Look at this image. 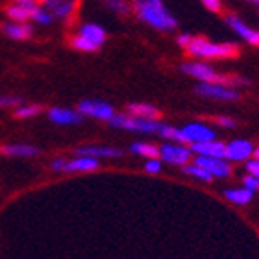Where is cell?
<instances>
[{
	"label": "cell",
	"instance_id": "1",
	"mask_svg": "<svg viewBox=\"0 0 259 259\" xmlns=\"http://www.w3.org/2000/svg\"><path fill=\"white\" fill-rule=\"evenodd\" d=\"M132 10L145 24L157 32H172L178 28V21L167 10L163 0H134Z\"/></svg>",
	"mask_w": 259,
	"mask_h": 259
},
{
	"label": "cell",
	"instance_id": "36",
	"mask_svg": "<svg viewBox=\"0 0 259 259\" xmlns=\"http://www.w3.org/2000/svg\"><path fill=\"white\" fill-rule=\"evenodd\" d=\"M58 2H76V0H43V4H58Z\"/></svg>",
	"mask_w": 259,
	"mask_h": 259
},
{
	"label": "cell",
	"instance_id": "8",
	"mask_svg": "<svg viewBox=\"0 0 259 259\" xmlns=\"http://www.w3.org/2000/svg\"><path fill=\"white\" fill-rule=\"evenodd\" d=\"M196 93L200 97L209 98V100H219V102H235L241 97L237 89L219 85V83H198Z\"/></svg>",
	"mask_w": 259,
	"mask_h": 259
},
{
	"label": "cell",
	"instance_id": "6",
	"mask_svg": "<svg viewBox=\"0 0 259 259\" xmlns=\"http://www.w3.org/2000/svg\"><path fill=\"white\" fill-rule=\"evenodd\" d=\"M78 113L81 117H91L97 120H111L115 117V109L111 104L104 100H81L78 104Z\"/></svg>",
	"mask_w": 259,
	"mask_h": 259
},
{
	"label": "cell",
	"instance_id": "16",
	"mask_svg": "<svg viewBox=\"0 0 259 259\" xmlns=\"http://www.w3.org/2000/svg\"><path fill=\"white\" fill-rule=\"evenodd\" d=\"M2 32L8 35L10 39H15V41H26L33 35V28L30 22H6L2 24Z\"/></svg>",
	"mask_w": 259,
	"mask_h": 259
},
{
	"label": "cell",
	"instance_id": "10",
	"mask_svg": "<svg viewBox=\"0 0 259 259\" xmlns=\"http://www.w3.org/2000/svg\"><path fill=\"white\" fill-rule=\"evenodd\" d=\"M194 163L200 165L202 168H205L213 178H228V176L232 174V165H230V161H226L224 157L196 156L194 157Z\"/></svg>",
	"mask_w": 259,
	"mask_h": 259
},
{
	"label": "cell",
	"instance_id": "2",
	"mask_svg": "<svg viewBox=\"0 0 259 259\" xmlns=\"http://www.w3.org/2000/svg\"><path fill=\"white\" fill-rule=\"evenodd\" d=\"M182 72L189 74L191 78H196L200 83H219V85L232 87V89L248 85L246 78H241V76L235 74H222L205 61H187V63L182 65Z\"/></svg>",
	"mask_w": 259,
	"mask_h": 259
},
{
	"label": "cell",
	"instance_id": "34",
	"mask_svg": "<svg viewBox=\"0 0 259 259\" xmlns=\"http://www.w3.org/2000/svg\"><path fill=\"white\" fill-rule=\"evenodd\" d=\"M246 172H248V176H254L259 180V159H250L246 163Z\"/></svg>",
	"mask_w": 259,
	"mask_h": 259
},
{
	"label": "cell",
	"instance_id": "29",
	"mask_svg": "<svg viewBox=\"0 0 259 259\" xmlns=\"http://www.w3.org/2000/svg\"><path fill=\"white\" fill-rule=\"evenodd\" d=\"M22 102L21 97H11V95H0V108H19Z\"/></svg>",
	"mask_w": 259,
	"mask_h": 259
},
{
	"label": "cell",
	"instance_id": "20",
	"mask_svg": "<svg viewBox=\"0 0 259 259\" xmlns=\"http://www.w3.org/2000/svg\"><path fill=\"white\" fill-rule=\"evenodd\" d=\"M0 154L11 156V157H35V156H39V148L33 145L17 143V145H4L0 148Z\"/></svg>",
	"mask_w": 259,
	"mask_h": 259
},
{
	"label": "cell",
	"instance_id": "4",
	"mask_svg": "<svg viewBox=\"0 0 259 259\" xmlns=\"http://www.w3.org/2000/svg\"><path fill=\"white\" fill-rule=\"evenodd\" d=\"M109 122L115 128L134 132V134H159L163 126L159 120L139 119V117H132L128 113H115V117Z\"/></svg>",
	"mask_w": 259,
	"mask_h": 259
},
{
	"label": "cell",
	"instance_id": "5",
	"mask_svg": "<svg viewBox=\"0 0 259 259\" xmlns=\"http://www.w3.org/2000/svg\"><path fill=\"white\" fill-rule=\"evenodd\" d=\"M100 167V159L89 156H76L72 159L58 157L52 161V170L58 172H93Z\"/></svg>",
	"mask_w": 259,
	"mask_h": 259
},
{
	"label": "cell",
	"instance_id": "12",
	"mask_svg": "<svg viewBox=\"0 0 259 259\" xmlns=\"http://www.w3.org/2000/svg\"><path fill=\"white\" fill-rule=\"evenodd\" d=\"M226 22L230 24V28H233V32L237 33L243 41H246V43L252 45V47H259V32L257 30L250 28L248 24H244V22L235 15L228 17Z\"/></svg>",
	"mask_w": 259,
	"mask_h": 259
},
{
	"label": "cell",
	"instance_id": "17",
	"mask_svg": "<svg viewBox=\"0 0 259 259\" xmlns=\"http://www.w3.org/2000/svg\"><path fill=\"white\" fill-rule=\"evenodd\" d=\"M76 156H89L95 159H102V157H120L122 150L119 148H111V146H98V145H89V146H80L76 150Z\"/></svg>",
	"mask_w": 259,
	"mask_h": 259
},
{
	"label": "cell",
	"instance_id": "38",
	"mask_svg": "<svg viewBox=\"0 0 259 259\" xmlns=\"http://www.w3.org/2000/svg\"><path fill=\"white\" fill-rule=\"evenodd\" d=\"M13 2H37V0H13Z\"/></svg>",
	"mask_w": 259,
	"mask_h": 259
},
{
	"label": "cell",
	"instance_id": "37",
	"mask_svg": "<svg viewBox=\"0 0 259 259\" xmlns=\"http://www.w3.org/2000/svg\"><path fill=\"white\" fill-rule=\"evenodd\" d=\"M254 159H259V146L254 148Z\"/></svg>",
	"mask_w": 259,
	"mask_h": 259
},
{
	"label": "cell",
	"instance_id": "13",
	"mask_svg": "<svg viewBox=\"0 0 259 259\" xmlns=\"http://www.w3.org/2000/svg\"><path fill=\"white\" fill-rule=\"evenodd\" d=\"M37 6V2H13L6 10V15L10 17V21L13 22H28L32 21V15Z\"/></svg>",
	"mask_w": 259,
	"mask_h": 259
},
{
	"label": "cell",
	"instance_id": "27",
	"mask_svg": "<svg viewBox=\"0 0 259 259\" xmlns=\"http://www.w3.org/2000/svg\"><path fill=\"white\" fill-rule=\"evenodd\" d=\"M70 47L76 50H80V52H97L98 47H95L93 43H89L87 39H83L80 35V33H76V35H72L70 37Z\"/></svg>",
	"mask_w": 259,
	"mask_h": 259
},
{
	"label": "cell",
	"instance_id": "40",
	"mask_svg": "<svg viewBox=\"0 0 259 259\" xmlns=\"http://www.w3.org/2000/svg\"><path fill=\"white\" fill-rule=\"evenodd\" d=\"M41 2H43V0H41Z\"/></svg>",
	"mask_w": 259,
	"mask_h": 259
},
{
	"label": "cell",
	"instance_id": "11",
	"mask_svg": "<svg viewBox=\"0 0 259 259\" xmlns=\"http://www.w3.org/2000/svg\"><path fill=\"white\" fill-rule=\"evenodd\" d=\"M254 156V145L250 141L235 139L226 145V161H246Z\"/></svg>",
	"mask_w": 259,
	"mask_h": 259
},
{
	"label": "cell",
	"instance_id": "32",
	"mask_svg": "<svg viewBox=\"0 0 259 259\" xmlns=\"http://www.w3.org/2000/svg\"><path fill=\"white\" fill-rule=\"evenodd\" d=\"M243 185H244V189H248V191H252V193H255V191L259 189V180L254 178V176H244Z\"/></svg>",
	"mask_w": 259,
	"mask_h": 259
},
{
	"label": "cell",
	"instance_id": "30",
	"mask_svg": "<svg viewBox=\"0 0 259 259\" xmlns=\"http://www.w3.org/2000/svg\"><path fill=\"white\" fill-rule=\"evenodd\" d=\"M215 124L221 126V128H226V130H232V128H237V120H233L232 117H217Z\"/></svg>",
	"mask_w": 259,
	"mask_h": 259
},
{
	"label": "cell",
	"instance_id": "24",
	"mask_svg": "<svg viewBox=\"0 0 259 259\" xmlns=\"http://www.w3.org/2000/svg\"><path fill=\"white\" fill-rule=\"evenodd\" d=\"M39 113H41V106L37 104H21L15 109V117L19 119H32V117H37Z\"/></svg>",
	"mask_w": 259,
	"mask_h": 259
},
{
	"label": "cell",
	"instance_id": "19",
	"mask_svg": "<svg viewBox=\"0 0 259 259\" xmlns=\"http://www.w3.org/2000/svg\"><path fill=\"white\" fill-rule=\"evenodd\" d=\"M126 113L132 115V117H139V119H150L157 120V117H161V111L152 106V104L146 102H134L126 106Z\"/></svg>",
	"mask_w": 259,
	"mask_h": 259
},
{
	"label": "cell",
	"instance_id": "31",
	"mask_svg": "<svg viewBox=\"0 0 259 259\" xmlns=\"http://www.w3.org/2000/svg\"><path fill=\"white\" fill-rule=\"evenodd\" d=\"M161 161H159V157H156V159H148V161L145 163V170L148 174H157L159 170H161Z\"/></svg>",
	"mask_w": 259,
	"mask_h": 259
},
{
	"label": "cell",
	"instance_id": "22",
	"mask_svg": "<svg viewBox=\"0 0 259 259\" xmlns=\"http://www.w3.org/2000/svg\"><path fill=\"white\" fill-rule=\"evenodd\" d=\"M130 150L141 157H146V159L159 157V146L152 145V143H134V145L130 146Z\"/></svg>",
	"mask_w": 259,
	"mask_h": 259
},
{
	"label": "cell",
	"instance_id": "14",
	"mask_svg": "<svg viewBox=\"0 0 259 259\" xmlns=\"http://www.w3.org/2000/svg\"><path fill=\"white\" fill-rule=\"evenodd\" d=\"M49 119L56 124L70 126V124H80L83 117L78 113V109H67V108H52L49 111Z\"/></svg>",
	"mask_w": 259,
	"mask_h": 259
},
{
	"label": "cell",
	"instance_id": "15",
	"mask_svg": "<svg viewBox=\"0 0 259 259\" xmlns=\"http://www.w3.org/2000/svg\"><path fill=\"white\" fill-rule=\"evenodd\" d=\"M191 152L196 154V156H204V157H224L226 156V145L215 139V141H207V143H200V145H191Z\"/></svg>",
	"mask_w": 259,
	"mask_h": 259
},
{
	"label": "cell",
	"instance_id": "7",
	"mask_svg": "<svg viewBox=\"0 0 259 259\" xmlns=\"http://www.w3.org/2000/svg\"><path fill=\"white\" fill-rule=\"evenodd\" d=\"M191 156H193L191 148L178 145V143H165V145L159 146V159L165 163H170V165L185 167L191 161Z\"/></svg>",
	"mask_w": 259,
	"mask_h": 259
},
{
	"label": "cell",
	"instance_id": "23",
	"mask_svg": "<svg viewBox=\"0 0 259 259\" xmlns=\"http://www.w3.org/2000/svg\"><path fill=\"white\" fill-rule=\"evenodd\" d=\"M184 172L187 174V176H191V178L202 180V182H211V180H213V176H211L205 168L196 165V163H187V165L184 167Z\"/></svg>",
	"mask_w": 259,
	"mask_h": 259
},
{
	"label": "cell",
	"instance_id": "28",
	"mask_svg": "<svg viewBox=\"0 0 259 259\" xmlns=\"http://www.w3.org/2000/svg\"><path fill=\"white\" fill-rule=\"evenodd\" d=\"M52 21H54V17L50 15L49 10H45L43 4L35 8V11H33V15H32V22H35V24H41V26H49Z\"/></svg>",
	"mask_w": 259,
	"mask_h": 259
},
{
	"label": "cell",
	"instance_id": "21",
	"mask_svg": "<svg viewBox=\"0 0 259 259\" xmlns=\"http://www.w3.org/2000/svg\"><path fill=\"white\" fill-rule=\"evenodd\" d=\"M224 196H226V200L233 202V204L246 205L250 200L254 198V193L248 189H244V187H241V189H226L224 191Z\"/></svg>",
	"mask_w": 259,
	"mask_h": 259
},
{
	"label": "cell",
	"instance_id": "33",
	"mask_svg": "<svg viewBox=\"0 0 259 259\" xmlns=\"http://www.w3.org/2000/svg\"><path fill=\"white\" fill-rule=\"evenodd\" d=\"M205 10H209L211 13H219L222 10V2L221 0H202Z\"/></svg>",
	"mask_w": 259,
	"mask_h": 259
},
{
	"label": "cell",
	"instance_id": "3",
	"mask_svg": "<svg viewBox=\"0 0 259 259\" xmlns=\"http://www.w3.org/2000/svg\"><path fill=\"white\" fill-rule=\"evenodd\" d=\"M187 54L198 60H232L239 56V47L235 43H215L205 37H193Z\"/></svg>",
	"mask_w": 259,
	"mask_h": 259
},
{
	"label": "cell",
	"instance_id": "39",
	"mask_svg": "<svg viewBox=\"0 0 259 259\" xmlns=\"http://www.w3.org/2000/svg\"><path fill=\"white\" fill-rule=\"evenodd\" d=\"M248 2H252V4H255V6H259V0H248Z\"/></svg>",
	"mask_w": 259,
	"mask_h": 259
},
{
	"label": "cell",
	"instance_id": "18",
	"mask_svg": "<svg viewBox=\"0 0 259 259\" xmlns=\"http://www.w3.org/2000/svg\"><path fill=\"white\" fill-rule=\"evenodd\" d=\"M81 37L87 39L89 43H93L95 47H102L106 43V30H104L100 24H95V22H87V24H81L80 30H78Z\"/></svg>",
	"mask_w": 259,
	"mask_h": 259
},
{
	"label": "cell",
	"instance_id": "26",
	"mask_svg": "<svg viewBox=\"0 0 259 259\" xmlns=\"http://www.w3.org/2000/svg\"><path fill=\"white\" fill-rule=\"evenodd\" d=\"M159 135H161V137H165L168 143H178V145H184V137H182V130H180V128L163 124Z\"/></svg>",
	"mask_w": 259,
	"mask_h": 259
},
{
	"label": "cell",
	"instance_id": "25",
	"mask_svg": "<svg viewBox=\"0 0 259 259\" xmlns=\"http://www.w3.org/2000/svg\"><path fill=\"white\" fill-rule=\"evenodd\" d=\"M106 8H109L111 11H115L117 15H128L132 11V4L130 0H102Z\"/></svg>",
	"mask_w": 259,
	"mask_h": 259
},
{
	"label": "cell",
	"instance_id": "35",
	"mask_svg": "<svg viewBox=\"0 0 259 259\" xmlns=\"http://www.w3.org/2000/svg\"><path fill=\"white\" fill-rule=\"evenodd\" d=\"M191 39H193V35H189V33H180L178 39H176V43H178L182 49H187L191 43Z\"/></svg>",
	"mask_w": 259,
	"mask_h": 259
},
{
	"label": "cell",
	"instance_id": "9",
	"mask_svg": "<svg viewBox=\"0 0 259 259\" xmlns=\"http://www.w3.org/2000/svg\"><path fill=\"white\" fill-rule=\"evenodd\" d=\"M180 130H182L184 145H200V143L215 141V130L207 124H202V122H191Z\"/></svg>",
	"mask_w": 259,
	"mask_h": 259
}]
</instances>
